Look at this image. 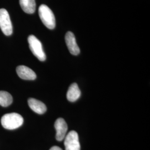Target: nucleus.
<instances>
[{"label": "nucleus", "instance_id": "obj_1", "mask_svg": "<svg viewBox=\"0 0 150 150\" xmlns=\"http://www.w3.org/2000/svg\"><path fill=\"white\" fill-rule=\"evenodd\" d=\"M3 127L7 129H15L21 126L23 118L17 113H10L4 115L1 120Z\"/></svg>", "mask_w": 150, "mask_h": 150}, {"label": "nucleus", "instance_id": "obj_2", "mask_svg": "<svg viewBox=\"0 0 150 150\" xmlns=\"http://www.w3.org/2000/svg\"><path fill=\"white\" fill-rule=\"evenodd\" d=\"M38 14L44 25L50 30L56 26V20L54 13L47 6L41 5L38 8Z\"/></svg>", "mask_w": 150, "mask_h": 150}, {"label": "nucleus", "instance_id": "obj_3", "mask_svg": "<svg viewBox=\"0 0 150 150\" xmlns=\"http://www.w3.org/2000/svg\"><path fill=\"white\" fill-rule=\"evenodd\" d=\"M28 42L32 54L40 61H45L46 56L43 51L42 43L38 38L34 35H30L28 38Z\"/></svg>", "mask_w": 150, "mask_h": 150}, {"label": "nucleus", "instance_id": "obj_4", "mask_svg": "<svg viewBox=\"0 0 150 150\" xmlns=\"http://www.w3.org/2000/svg\"><path fill=\"white\" fill-rule=\"evenodd\" d=\"M0 28L6 36H10L13 32L10 15L5 8L0 9Z\"/></svg>", "mask_w": 150, "mask_h": 150}, {"label": "nucleus", "instance_id": "obj_5", "mask_svg": "<svg viewBox=\"0 0 150 150\" xmlns=\"http://www.w3.org/2000/svg\"><path fill=\"white\" fill-rule=\"evenodd\" d=\"M65 150H80L81 146L78 134L71 131L64 137Z\"/></svg>", "mask_w": 150, "mask_h": 150}, {"label": "nucleus", "instance_id": "obj_6", "mask_svg": "<svg viewBox=\"0 0 150 150\" xmlns=\"http://www.w3.org/2000/svg\"><path fill=\"white\" fill-rule=\"evenodd\" d=\"M54 128L56 130V139L59 141H62L66 136L68 129L67 125L64 119L58 118L54 123Z\"/></svg>", "mask_w": 150, "mask_h": 150}, {"label": "nucleus", "instance_id": "obj_7", "mask_svg": "<svg viewBox=\"0 0 150 150\" xmlns=\"http://www.w3.org/2000/svg\"><path fill=\"white\" fill-rule=\"evenodd\" d=\"M65 41L71 54L75 56L80 54V48L76 43L75 35L72 32H67L65 36Z\"/></svg>", "mask_w": 150, "mask_h": 150}, {"label": "nucleus", "instance_id": "obj_8", "mask_svg": "<svg viewBox=\"0 0 150 150\" xmlns=\"http://www.w3.org/2000/svg\"><path fill=\"white\" fill-rule=\"evenodd\" d=\"M16 72L18 76L23 80H34L36 79L35 72L25 66H18L16 68Z\"/></svg>", "mask_w": 150, "mask_h": 150}, {"label": "nucleus", "instance_id": "obj_9", "mask_svg": "<svg viewBox=\"0 0 150 150\" xmlns=\"http://www.w3.org/2000/svg\"><path fill=\"white\" fill-rule=\"evenodd\" d=\"M28 104L32 111L38 114H43L47 110V107L43 102L33 98L28 100Z\"/></svg>", "mask_w": 150, "mask_h": 150}, {"label": "nucleus", "instance_id": "obj_10", "mask_svg": "<svg viewBox=\"0 0 150 150\" xmlns=\"http://www.w3.org/2000/svg\"><path fill=\"white\" fill-rule=\"evenodd\" d=\"M81 96V91L77 83H72L67 92V98L70 102H75Z\"/></svg>", "mask_w": 150, "mask_h": 150}, {"label": "nucleus", "instance_id": "obj_11", "mask_svg": "<svg viewBox=\"0 0 150 150\" xmlns=\"http://www.w3.org/2000/svg\"><path fill=\"white\" fill-rule=\"evenodd\" d=\"M20 5L25 13L32 14L36 10L35 0H20Z\"/></svg>", "mask_w": 150, "mask_h": 150}, {"label": "nucleus", "instance_id": "obj_12", "mask_svg": "<svg viewBox=\"0 0 150 150\" xmlns=\"http://www.w3.org/2000/svg\"><path fill=\"white\" fill-rule=\"evenodd\" d=\"M13 101V98L11 94L4 91H0V105L2 107L10 106Z\"/></svg>", "mask_w": 150, "mask_h": 150}, {"label": "nucleus", "instance_id": "obj_13", "mask_svg": "<svg viewBox=\"0 0 150 150\" xmlns=\"http://www.w3.org/2000/svg\"><path fill=\"white\" fill-rule=\"evenodd\" d=\"M50 150H62L60 147L58 146H53L52 147Z\"/></svg>", "mask_w": 150, "mask_h": 150}]
</instances>
